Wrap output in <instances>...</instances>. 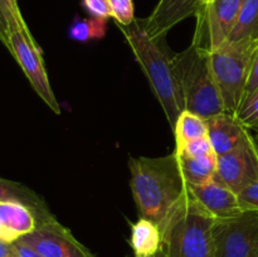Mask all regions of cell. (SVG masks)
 Here are the masks:
<instances>
[{
	"mask_svg": "<svg viewBox=\"0 0 258 257\" xmlns=\"http://www.w3.org/2000/svg\"><path fill=\"white\" fill-rule=\"evenodd\" d=\"M128 166L131 191L140 217L161 227L189 190L178 156L173 153L161 158H130Z\"/></svg>",
	"mask_w": 258,
	"mask_h": 257,
	"instance_id": "6da1fadb",
	"label": "cell"
},
{
	"mask_svg": "<svg viewBox=\"0 0 258 257\" xmlns=\"http://www.w3.org/2000/svg\"><path fill=\"white\" fill-rule=\"evenodd\" d=\"M117 25L130 45L136 62L145 73L171 128H174L179 115L185 110V103L171 62V54L161 48V40L156 42L149 37L144 29L143 20L135 19L130 25Z\"/></svg>",
	"mask_w": 258,
	"mask_h": 257,
	"instance_id": "7a4b0ae2",
	"label": "cell"
},
{
	"mask_svg": "<svg viewBox=\"0 0 258 257\" xmlns=\"http://www.w3.org/2000/svg\"><path fill=\"white\" fill-rule=\"evenodd\" d=\"M217 219L188 190L160 227L165 257H216L213 228Z\"/></svg>",
	"mask_w": 258,
	"mask_h": 257,
	"instance_id": "3957f363",
	"label": "cell"
},
{
	"mask_svg": "<svg viewBox=\"0 0 258 257\" xmlns=\"http://www.w3.org/2000/svg\"><path fill=\"white\" fill-rule=\"evenodd\" d=\"M171 62L180 83L185 110L206 118L226 111L212 70L211 50L193 42L183 52L171 54Z\"/></svg>",
	"mask_w": 258,
	"mask_h": 257,
	"instance_id": "277c9868",
	"label": "cell"
},
{
	"mask_svg": "<svg viewBox=\"0 0 258 257\" xmlns=\"http://www.w3.org/2000/svg\"><path fill=\"white\" fill-rule=\"evenodd\" d=\"M258 40L226 42L211 52L212 70L227 112L236 115L246 96Z\"/></svg>",
	"mask_w": 258,
	"mask_h": 257,
	"instance_id": "5b68a950",
	"label": "cell"
},
{
	"mask_svg": "<svg viewBox=\"0 0 258 257\" xmlns=\"http://www.w3.org/2000/svg\"><path fill=\"white\" fill-rule=\"evenodd\" d=\"M7 48L20 66L37 95L55 113H60V105L50 87L40 47L29 29H15L9 33Z\"/></svg>",
	"mask_w": 258,
	"mask_h": 257,
	"instance_id": "8992f818",
	"label": "cell"
},
{
	"mask_svg": "<svg viewBox=\"0 0 258 257\" xmlns=\"http://www.w3.org/2000/svg\"><path fill=\"white\" fill-rule=\"evenodd\" d=\"M213 234L216 257H258L257 211L217 219Z\"/></svg>",
	"mask_w": 258,
	"mask_h": 257,
	"instance_id": "52a82bcc",
	"label": "cell"
},
{
	"mask_svg": "<svg viewBox=\"0 0 258 257\" xmlns=\"http://www.w3.org/2000/svg\"><path fill=\"white\" fill-rule=\"evenodd\" d=\"M19 241L43 257H95L55 217L39 223L34 231L20 237Z\"/></svg>",
	"mask_w": 258,
	"mask_h": 257,
	"instance_id": "ba28073f",
	"label": "cell"
},
{
	"mask_svg": "<svg viewBox=\"0 0 258 257\" xmlns=\"http://www.w3.org/2000/svg\"><path fill=\"white\" fill-rule=\"evenodd\" d=\"M214 178L238 194L258 179V149L253 135L241 145L217 158Z\"/></svg>",
	"mask_w": 258,
	"mask_h": 257,
	"instance_id": "9c48e42d",
	"label": "cell"
},
{
	"mask_svg": "<svg viewBox=\"0 0 258 257\" xmlns=\"http://www.w3.org/2000/svg\"><path fill=\"white\" fill-rule=\"evenodd\" d=\"M243 3L244 0H216L197 13V22L206 30L211 52L227 42Z\"/></svg>",
	"mask_w": 258,
	"mask_h": 257,
	"instance_id": "30bf717a",
	"label": "cell"
},
{
	"mask_svg": "<svg viewBox=\"0 0 258 257\" xmlns=\"http://www.w3.org/2000/svg\"><path fill=\"white\" fill-rule=\"evenodd\" d=\"M203 7L201 0H160L154 12L143 20L145 32L153 40H163L166 33Z\"/></svg>",
	"mask_w": 258,
	"mask_h": 257,
	"instance_id": "8fae6325",
	"label": "cell"
},
{
	"mask_svg": "<svg viewBox=\"0 0 258 257\" xmlns=\"http://www.w3.org/2000/svg\"><path fill=\"white\" fill-rule=\"evenodd\" d=\"M189 191L199 206L216 219L229 218L243 212L238 194L216 178L198 185H189Z\"/></svg>",
	"mask_w": 258,
	"mask_h": 257,
	"instance_id": "7c38bea8",
	"label": "cell"
},
{
	"mask_svg": "<svg viewBox=\"0 0 258 257\" xmlns=\"http://www.w3.org/2000/svg\"><path fill=\"white\" fill-rule=\"evenodd\" d=\"M208 139L217 156L229 153L241 145L251 131L241 122L237 115L223 111L206 118Z\"/></svg>",
	"mask_w": 258,
	"mask_h": 257,
	"instance_id": "4fadbf2b",
	"label": "cell"
},
{
	"mask_svg": "<svg viewBox=\"0 0 258 257\" xmlns=\"http://www.w3.org/2000/svg\"><path fill=\"white\" fill-rule=\"evenodd\" d=\"M37 226V217L29 207L17 202H0L2 239L14 242L34 231Z\"/></svg>",
	"mask_w": 258,
	"mask_h": 257,
	"instance_id": "5bb4252c",
	"label": "cell"
},
{
	"mask_svg": "<svg viewBox=\"0 0 258 257\" xmlns=\"http://www.w3.org/2000/svg\"><path fill=\"white\" fill-rule=\"evenodd\" d=\"M0 202H17L29 207L37 217L38 224L54 218L44 199L18 181L0 178Z\"/></svg>",
	"mask_w": 258,
	"mask_h": 257,
	"instance_id": "9a60e30c",
	"label": "cell"
},
{
	"mask_svg": "<svg viewBox=\"0 0 258 257\" xmlns=\"http://www.w3.org/2000/svg\"><path fill=\"white\" fill-rule=\"evenodd\" d=\"M131 248L134 257H154L163 251V234L155 222L140 217L131 223Z\"/></svg>",
	"mask_w": 258,
	"mask_h": 257,
	"instance_id": "2e32d148",
	"label": "cell"
},
{
	"mask_svg": "<svg viewBox=\"0 0 258 257\" xmlns=\"http://www.w3.org/2000/svg\"><path fill=\"white\" fill-rule=\"evenodd\" d=\"M176 156H178L181 173L188 185L207 183L216 175L218 156L214 153L202 156H186L176 154Z\"/></svg>",
	"mask_w": 258,
	"mask_h": 257,
	"instance_id": "e0dca14e",
	"label": "cell"
},
{
	"mask_svg": "<svg viewBox=\"0 0 258 257\" xmlns=\"http://www.w3.org/2000/svg\"><path fill=\"white\" fill-rule=\"evenodd\" d=\"M173 130L175 134V148L183 146L190 141L208 138L206 117H202L201 115L188 110H184L179 115Z\"/></svg>",
	"mask_w": 258,
	"mask_h": 257,
	"instance_id": "ac0fdd59",
	"label": "cell"
},
{
	"mask_svg": "<svg viewBox=\"0 0 258 257\" xmlns=\"http://www.w3.org/2000/svg\"><path fill=\"white\" fill-rule=\"evenodd\" d=\"M258 40V0H244L227 42Z\"/></svg>",
	"mask_w": 258,
	"mask_h": 257,
	"instance_id": "d6986e66",
	"label": "cell"
},
{
	"mask_svg": "<svg viewBox=\"0 0 258 257\" xmlns=\"http://www.w3.org/2000/svg\"><path fill=\"white\" fill-rule=\"evenodd\" d=\"M107 32V19L101 18H76L68 28V37L76 42L102 39Z\"/></svg>",
	"mask_w": 258,
	"mask_h": 257,
	"instance_id": "ffe728a7",
	"label": "cell"
},
{
	"mask_svg": "<svg viewBox=\"0 0 258 257\" xmlns=\"http://www.w3.org/2000/svg\"><path fill=\"white\" fill-rule=\"evenodd\" d=\"M15 29H29L20 13L18 0H0V40L5 47L9 33Z\"/></svg>",
	"mask_w": 258,
	"mask_h": 257,
	"instance_id": "44dd1931",
	"label": "cell"
},
{
	"mask_svg": "<svg viewBox=\"0 0 258 257\" xmlns=\"http://www.w3.org/2000/svg\"><path fill=\"white\" fill-rule=\"evenodd\" d=\"M236 115L249 131L258 130V90L244 98Z\"/></svg>",
	"mask_w": 258,
	"mask_h": 257,
	"instance_id": "7402d4cb",
	"label": "cell"
},
{
	"mask_svg": "<svg viewBox=\"0 0 258 257\" xmlns=\"http://www.w3.org/2000/svg\"><path fill=\"white\" fill-rule=\"evenodd\" d=\"M112 18L120 25H130L135 20L134 0H108Z\"/></svg>",
	"mask_w": 258,
	"mask_h": 257,
	"instance_id": "603a6c76",
	"label": "cell"
},
{
	"mask_svg": "<svg viewBox=\"0 0 258 257\" xmlns=\"http://www.w3.org/2000/svg\"><path fill=\"white\" fill-rule=\"evenodd\" d=\"M174 153L180 154V155L186 156H202V155H208V154H213L214 150L212 148V144L208 138L199 139V140L190 141L188 144H184L183 146L175 148ZM216 154V153H214Z\"/></svg>",
	"mask_w": 258,
	"mask_h": 257,
	"instance_id": "cb8c5ba5",
	"label": "cell"
},
{
	"mask_svg": "<svg viewBox=\"0 0 258 257\" xmlns=\"http://www.w3.org/2000/svg\"><path fill=\"white\" fill-rule=\"evenodd\" d=\"M238 199L243 211L258 212V179L239 191Z\"/></svg>",
	"mask_w": 258,
	"mask_h": 257,
	"instance_id": "d4e9b609",
	"label": "cell"
},
{
	"mask_svg": "<svg viewBox=\"0 0 258 257\" xmlns=\"http://www.w3.org/2000/svg\"><path fill=\"white\" fill-rule=\"evenodd\" d=\"M82 5L91 17L101 18V19L112 18L108 0H82Z\"/></svg>",
	"mask_w": 258,
	"mask_h": 257,
	"instance_id": "484cf974",
	"label": "cell"
},
{
	"mask_svg": "<svg viewBox=\"0 0 258 257\" xmlns=\"http://www.w3.org/2000/svg\"><path fill=\"white\" fill-rule=\"evenodd\" d=\"M257 90H258V48H257L256 55H254L253 66H252V71H251V75H249L248 83H247L246 96H244V98Z\"/></svg>",
	"mask_w": 258,
	"mask_h": 257,
	"instance_id": "4316f807",
	"label": "cell"
},
{
	"mask_svg": "<svg viewBox=\"0 0 258 257\" xmlns=\"http://www.w3.org/2000/svg\"><path fill=\"white\" fill-rule=\"evenodd\" d=\"M0 257H20L14 242H8L0 238Z\"/></svg>",
	"mask_w": 258,
	"mask_h": 257,
	"instance_id": "83f0119b",
	"label": "cell"
},
{
	"mask_svg": "<svg viewBox=\"0 0 258 257\" xmlns=\"http://www.w3.org/2000/svg\"><path fill=\"white\" fill-rule=\"evenodd\" d=\"M14 246L15 248L18 249V252H19L20 257H43L42 254H39L37 251H34L32 247L23 243V242H20L19 239L14 241Z\"/></svg>",
	"mask_w": 258,
	"mask_h": 257,
	"instance_id": "f1b7e54d",
	"label": "cell"
},
{
	"mask_svg": "<svg viewBox=\"0 0 258 257\" xmlns=\"http://www.w3.org/2000/svg\"><path fill=\"white\" fill-rule=\"evenodd\" d=\"M213 2H216V0H201V3H202V5H203V7H207V5L212 4Z\"/></svg>",
	"mask_w": 258,
	"mask_h": 257,
	"instance_id": "f546056e",
	"label": "cell"
},
{
	"mask_svg": "<svg viewBox=\"0 0 258 257\" xmlns=\"http://www.w3.org/2000/svg\"><path fill=\"white\" fill-rule=\"evenodd\" d=\"M253 139H254V143H256V146H257V149H258V130L256 131V134H254V135H253Z\"/></svg>",
	"mask_w": 258,
	"mask_h": 257,
	"instance_id": "4dcf8cb0",
	"label": "cell"
},
{
	"mask_svg": "<svg viewBox=\"0 0 258 257\" xmlns=\"http://www.w3.org/2000/svg\"><path fill=\"white\" fill-rule=\"evenodd\" d=\"M154 257H165V256H164L163 251H161V252H160V253H158V254H156V256H154Z\"/></svg>",
	"mask_w": 258,
	"mask_h": 257,
	"instance_id": "1f68e13d",
	"label": "cell"
},
{
	"mask_svg": "<svg viewBox=\"0 0 258 257\" xmlns=\"http://www.w3.org/2000/svg\"><path fill=\"white\" fill-rule=\"evenodd\" d=\"M3 237V232H2V227H0V238Z\"/></svg>",
	"mask_w": 258,
	"mask_h": 257,
	"instance_id": "d6a6232c",
	"label": "cell"
}]
</instances>
